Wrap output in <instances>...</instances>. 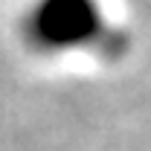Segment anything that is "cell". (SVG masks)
<instances>
[{
	"mask_svg": "<svg viewBox=\"0 0 151 151\" xmlns=\"http://www.w3.org/2000/svg\"><path fill=\"white\" fill-rule=\"evenodd\" d=\"M20 44L38 58L90 55L119 61L131 50L105 0H29L18 20Z\"/></svg>",
	"mask_w": 151,
	"mask_h": 151,
	"instance_id": "6da1fadb",
	"label": "cell"
}]
</instances>
